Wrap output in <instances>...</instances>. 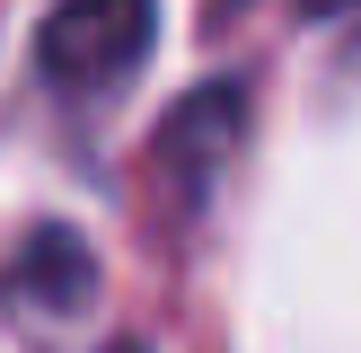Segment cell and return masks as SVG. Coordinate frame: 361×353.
I'll use <instances>...</instances> for the list:
<instances>
[{"mask_svg":"<svg viewBox=\"0 0 361 353\" xmlns=\"http://www.w3.org/2000/svg\"><path fill=\"white\" fill-rule=\"evenodd\" d=\"M300 9H309V18H326V9H353V0H300Z\"/></svg>","mask_w":361,"mask_h":353,"instance_id":"obj_4","label":"cell"},{"mask_svg":"<svg viewBox=\"0 0 361 353\" xmlns=\"http://www.w3.org/2000/svg\"><path fill=\"white\" fill-rule=\"evenodd\" d=\"M159 35V0H53L44 27H35V71L62 97H115L141 62H150Z\"/></svg>","mask_w":361,"mask_h":353,"instance_id":"obj_2","label":"cell"},{"mask_svg":"<svg viewBox=\"0 0 361 353\" xmlns=\"http://www.w3.org/2000/svg\"><path fill=\"white\" fill-rule=\"evenodd\" d=\"M0 300H9L27 327H71V318L97 309V256H88L80 229L44 221L27 229V247L9 256V274H0Z\"/></svg>","mask_w":361,"mask_h":353,"instance_id":"obj_3","label":"cell"},{"mask_svg":"<svg viewBox=\"0 0 361 353\" xmlns=\"http://www.w3.org/2000/svg\"><path fill=\"white\" fill-rule=\"evenodd\" d=\"M247 150V88L238 80H203L194 97H176L150 133V212L168 239H185L212 212L229 159Z\"/></svg>","mask_w":361,"mask_h":353,"instance_id":"obj_1","label":"cell"},{"mask_svg":"<svg viewBox=\"0 0 361 353\" xmlns=\"http://www.w3.org/2000/svg\"><path fill=\"white\" fill-rule=\"evenodd\" d=\"M106 353H150V345H106Z\"/></svg>","mask_w":361,"mask_h":353,"instance_id":"obj_5","label":"cell"}]
</instances>
